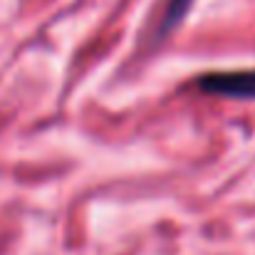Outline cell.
<instances>
[{"label":"cell","mask_w":255,"mask_h":255,"mask_svg":"<svg viewBox=\"0 0 255 255\" xmlns=\"http://www.w3.org/2000/svg\"><path fill=\"white\" fill-rule=\"evenodd\" d=\"M201 92L226 99H255V70L211 72L196 80Z\"/></svg>","instance_id":"obj_1"},{"label":"cell","mask_w":255,"mask_h":255,"mask_svg":"<svg viewBox=\"0 0 255 255\" xmlns=\"http://www.w3.org/2000/svg\"><path fill=\"white\" fill-rule=\"evenodd\" d=\"M196 0H169V5H166V10H164V15H161V22H159V37H166L171 30H176L178 25H181V20L186 17V12L191 10V5H193Z\"/></svg>","instance_id":"obj_2"}]
</instances>
